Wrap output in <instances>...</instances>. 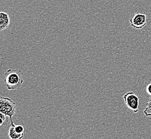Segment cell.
<instances>
[{"instance_id": "cell-9", "label": "cell", "mask_w": 151, "mask_h": 139, "mask_svg": "<svg viewBox=\"0 0 151 139\" xmlns=\"http://www.w3.org/2000/svg\"><path fill=\"white\" fill-rule=\"evenodd\" d=\"M146 92H147V93H148V94L151 96V83L149 84L147 86V87H146Z\"/></svg>"}, {"instance_id": "cell-6", "label": "cell", "mask_w": 151, "mask_h": 139, "mask_svg": "<svg viewBox=\"0 0 151 139\" xmlns=\"http://www.w3.org/2000/svg\"><path fill=\"white\" fill-rule=\"evenodd\" d=\"M15 125H11L8 131V137L10 139H22L24 134H18L15 131Z\"/></svg>"}, {"instance_id": "cell-2", "label": "cell", "mask_w": 151, "mask_h": 139, "mask_svg": "<svg viewBox=\"0 0 151 139\" xmlns=\"http://www.w3.org/2000/svg\"><path fill=\"white\" fill-rule=\"evenodd\" d=\"M16 104L12 99L7 97H1L0 99V112L10 118L11 125H15L12 117L16 112Z\"/></svg>"}, {"instance_id": "cell-8", "label": "cell", "mask_w": 151, "mask_h": 139, "mask_svg": "<svg viewBox=\"0 0 151 139\" xmlns=\"http://www.w3.org/2000/svg\"><path fill=\"white\" fill-rule=\"evenodd\" d=\"M15 131L18 134H24L25 131V128L23 126L18 125H15Z\"/></svg>"}, {"instance_id": "cell-4", "label": "cell", "mask_w": 151, "mask_h": 139, "mask_svg": "<svg viewBox=\"0 0 151 139\" xmlns=\"http://www.w3.org/2000/svg\"><path fill=\"white\" fill-rule=\"evenodd\" d=\"M130 23L134 29H142L147 24V16L144 14L137 12L130 20Z\"/></svg>"}, {"instance_id": "cell-7", "label": "cell", "mask_w": 151, "mask_h": 139, "mask_svg": "<svg viewBox=\"0 0 151 139\" xmlns=\"http://www.w3.org/2000/svg\"><path fill=\"white\" fill-rule=\"evenodd\" d=\"M144 113L147 117L151 116V97L148 102L146 104V108L144 111Z\"/></svg>"}, {"instance_id": "cell-1", "label": "cell", "mask_w": 151, "mask_h": 139, "mask_svg": "<svg viewBox=\"0 0 151 139\" xmlns=\"http://www.w3.org/2000/svg\"><path fill=\"white\" fill-rule=\"evenodd\" d=\"M24 80L20 72L8 70L4 75V82L8 90H19L22 87Z\"/></svg>"}, {"instance_id": "cell-5", "label": "cell", "mask_w": 151, "mask_h": 139, "mask_svg": "<svg viewBox=\"0 0 151 139\" xmlns=\"http://www.w3.org/2000/svg\"><path fill=\"white\" fill-rule=\"evenodd\" d=\"M10 23L9 16L5 12H0V30L2 31L6 29Z\"/></svg>"}, {"instance_id": "cell-10", "label": "cell", "mask_w": 151, "mask_h": 139, "mask_svg": "<svg viewBox=\"0 0 151 139\" xmlns=\"http://www.w3.org/2000/svg\"><path fill=\"white\" fill-rule=\"evenodd\" d=\"M0 119L3 120V121L4 122L6 119V115H4L3 113H1V112H0Z\"/></svg>"}, {"instance_id": "cell-3", "label": "cell", "mask_w": 151, "mask_h": 139, "mask_svg": "<svg viewBox=\"0 0 151 139\" xmlns=\"http://www.w3.org/2000/svg\"><path fill=\"white\" fill-rule=\"evenodd\" d=\"M125 104L128 109L132 110L134 113H137L139 107V99L134 92H129L123 96Z\"/></svg>"}]
</instances>
